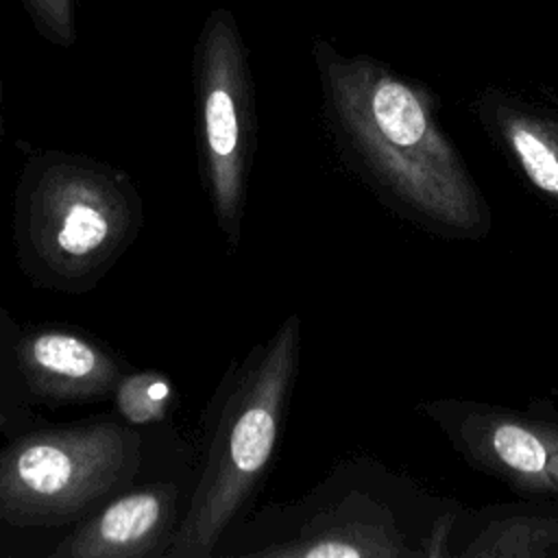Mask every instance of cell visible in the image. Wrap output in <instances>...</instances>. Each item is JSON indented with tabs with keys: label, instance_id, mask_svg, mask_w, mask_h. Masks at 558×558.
<instances>
[{
	"label": "cell",
	"instance_id": "obj_1",
	"mask_svg": "<svg viewBox=\"0 0 558 558\" xmlns=\"http://www.w3.org/2000/svg\"><path fill=\"white\" fill-rule=\"evenodd\" d=\"M325 118L340 159L399 218L445 240H482L490 207L447 135L438 98L366 54L316 46Z\"/></svg>",
	"mask_w": 558,
	"mask_h": 558
},
{
	"label": "cell",
	"instance_id": "obj_2",
	"mask_svg": "<svg viewBox=\"0 0 558 558\" xmlns=\"http://www.w3.org/2000/svg\"><path fill=\"white\" fill-rule=\"evenodd\" d=\"M22 168L13 194V244L26 281L39 290L85 294L133 246L144 203L131 179L102 159L17 142Z\"/></svg>",
	"mask_w": 558,
	"mask_h": 558
},
{
	"label": "cell",
	"instance_id": "obj_3",
	"mask_svg": "<svg viewBox=\"0 0 558 558\" xmlns=\"http://www.w3.org/2000/svg\"><path fill=\"white\" fill-rule=\"evenodd\" d=\"M301 357V318L288 316L222 377L198 482L163 558H214L225 532L272 464Z\"/></svg>",
	"mask_w": 558,
	"mask_h": 558
},
{
	"label": "cell",
	"instance_id": "obj_4",
	"mask_svg": "<svg viewBox=\"0 0 558 558\" xmlns=\"http://www.w3.org/2000/svg\"><path fill=\"white\" fill-rule=\"evenodd\" d=\"M464 504L429 493L375 458L340 462L290 508L255 558H447Z\"/></svg>",
	"mask_w": 558,
	"mask_h": 558
},
{
	"label": "cell",
	"instance_id": "obj_5",
	"mask_svg": "<svg viewBox=\"0 0 558 558\" xmlns=\"http://www.w3.org/2000/svg\"><path fill=\"white\" fill-rule=\"evenodd\" d=\"M142 440L124 421H87L28 432L0 449V521L61 527L83 521L129 488Z\"/></svg>",
	"mask_w": 558,
	"mask_h": 558
},
{
	"label": "cell",
	"instance_id": "obj_6",
	"mask_svg": "<svg viewBox=\"0 0 558 558\" xmlns=\"http://www.w3.org/2000/svg\"><path fill=\"white\" fill-rule=\"evenodd\" d=\"M255 150L257 118L246 57L231 17L216 11L196 52V155L214 222L229 248L242 240Z\"/></svg>",
	"mask_w": 558,
	"mask_h": 558
},
{
	"label": "cell",
	"instance_id": "obj_7",
	"mask_svg": "<svg viewBox=\"0 0 558 558\" xmlns=\"http://www.w3.org/2000/svg\"><path fill=\"white\" fill-rule=\"evenodd\" d=\"M416 412L429 418L477 471L521 497L556 495L549 460L558 451V410L532 401L514 410L477 399H425Z\"/></svg>",
	"mask_w": 558,
	"mask_h": 558
},
{
	"label": "cell",
	"instance_id": "obj_8",
	"mask_svg": "<svg viewBox=\"0 0 558 558\" xmlns=\"http://www.w3.org/2000/svg\"><path fill=\"white\" fill-rule=\"evenodd\" d=\"M13 355L31 399L46 405L113 397L126 373L107 347L76 329L57 325L26 327L13 344Z\"/></svg>",
	"mask_w": 558,
	"mask_h": 558
},
{
	"label": "cell",
	"instance_id": "obj_9",
	"mask_svg": "<svg viewBox=\"0 0 558 558\" xmlns=\"http://www.w3.org/2000/svg\"><path fill=\"white\" fill-rule=\"evenodd\" d=\"M177 495L166 482L124 488L78 521L50 558H163L179 523Z\"/></svg>",
	"mask_w": 558,
	"mask_h": 558
},
{
	"label": "cell",
	"instance_id": "obj_10",
	"mask_svg": "<svg viewBox=\"0 0 558 558\" xmlns=\"http://www.w3.org/2000/svg\"><path fill=\"white\" fill-rule=\"evenodd\" d=\"M473 113L527 185L558 211V105L486 87Z\"/></svg>",
	"mask_w": 558,
	"mask_h": 558
},
{
	"label": "cell",
	"instance_id": "obj_11",
	"mask_svg": "<svg viewBox=\"0 0 558 558\" xmlns=\"http://www.w3.org/2000/svg\"><path fill=\"white\" fill-rule=\"evenodd\" d=\"M447 558H558V495L464 506Z\"/></svg>",
	"mask_w": 558,
	"mask_h": 558
},
{
	"label": "cell",
	"instance_id": "obj_12",
	"mask_svg": "<svg viewBox=\"0 0 558 558\" xmlns=\"http://www.w3.org/2000/svg\"><path fill=\"white\" fill-rule=\"evenodd\" d=\"M174 399L170 377L159 371H126L120 379L113 401L116 410L129 425H148L163 421Z\"/></svg>",
	"mask_w": 558,
	"mask_h": 558
},
{
	"label": "cell",
	"instance_id": "obj_13",
	"mask_svg": "<svg viewBox=\"0 0 558 558\" xmlns=\"http://www.w3.org/2000/svg\"><path fill=\"white\" fill-rule=\"evenodd\" d=\"M39 26L59 44L74 39L72 0H28Z\"/></svg>",
	"mask_w": 558,
	"mask_h": 558
},
{
	"label": "cell",
	"instance_id": "obj_14",
	"mask_svg": "<svg viewBox=\"0 0 558 558\" xmlns=\"http://www.w3.org/2000/svg\"><path fill=\"white\" fill-rule=\"evenodd\" d=\"M549 477H551V482H554V490H556V495H558V451L551 456V460H549Z\"/></svg>",
	"mask_w": 558,
	"mask_h": 558
},
{
	"label": "cell",
	"instance_id": "obj_15",
	"mask_svg": "<svg viewBox=\"0 0 558 558\" xmlns=\"http://www.w3.org/2000/svg\"><path fill=\"white\" fill-rule=\"evenodd\" d=\"M4 421V412H2V384H0V425Z\"/></svg>",
	"mask_w": 558,
	"mask_h": 558
},
{
	"label": "cell",
	"instance_id": "obj_16",
	"mask_svg": "<svg viewBox=\"0 0 558 558\" xmlns=\"http://www.w3.org/2000/svg\"><path fill=\"white\" fill-rule=\"evenodd\" d=\"M2 137H4V122H2V116H0V142H2Z\"/></svg>",
	"mask_w": 558,
	"mask_h": 558
}]
</instances>
